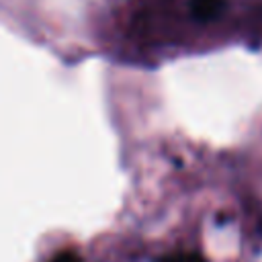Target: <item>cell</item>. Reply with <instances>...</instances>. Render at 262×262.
I'll return each instance as SVG.
<instances>
[{
	"label": "cell",
	"mask_w": 262,
	"mask_h": 262,
	"mask_svg": "<svg viewBox=\"0 0 262 262\" xmlns=\"http://www.w3.org/2000/svg\"><path fill=\"white\" fill-rule=\"evenodd\" d=\"M156 262H207V260L196 252H172V254L160 256Z\"/></svg>",
	"instance_id": "2"
},
{
	"label": "cell",
	"mask_w": 262,
	"mask_h": 262,
	"mask_svg": "<svg viewBox=\"0 0 262 262\" xmlns=\"http://www.w3.org/2000/svg\"><path fill=\"white\" fill-rule=\"evenodd\" d=\"M47 262H84V260H82L80 254L74 252V250H61V252H57L55 256H51Z\"/></svg>",
	"instance_id": "3"
},
{
	"label": "cell",
	"mask_w": 262,
	"mask_h": 262,
	"mask_svg": "<svg viewBox=\"0 0 262 262\" xmlns=\"http://www.w3.org/2000/svg\"><path fill=\"white\" fill-rule=\"evenodd\" d=\"M225 6V0H190V14L199 23L215 20Z\"/></svg>",
	"instance_id": "1"
}]
</instances>
